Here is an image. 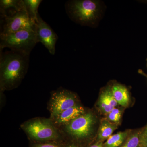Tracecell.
<instances>
[{
	"label": "cell",
	"mask_w": 147,
	"mask_h": 147,
	"mask_svg": "<svg viewBox=\"0 0 147 147\" xmlns=\"http://www.w3.org/2000/svg\"><path fill=\"white\" fill-rule=\"evenodd\" d=\"M141 130L131 134L125 144L121 147H140V134Z\"/></svg>",
	"instance_id": "cell-15"
},
{
	"label": "cell",
	"mask_w": 147,
	"mask_h": 147,
	"mask_svg": "<svg viewBox=\"0 0 147 147\" xmlns=\"http://www.w3.org/2000/svg\"><path fill=\"white\" fill-rule=\"evenodd\" d=\"M90 147H103L100 144H95L92 145Z\"/></svg>",
	"instance_id": "cell-21"
},
{
	"label": "cell",
	"mask_w": 147,
	"mask_h": 147,
	"mask_svg": "<svg viewBox=\"0 0 147 147\" xmlns=\"http://www.w3.org/2000/svg\"><path fill=\"white\" fill-rule=\"evenodd\" d=\"M25 9L26 8L23 0L0 1V12L2 18L11 16Z\"/></svg>",
	"instance_id": "cell-10"
},
{
	"label": "cell",
	"mask_w": 147,
	"mask_h": 147,
	"mask_svg": "<svg viewBox=\"0 0 147 147\" xmlns=\"http://www.w3.org/2000/svg\"><path fill=\"white\" fill-rule=\"evenodd\" d=\"M38 43L35 29H28L7 35H0V49L10 50L30 55Z\"/></svg>",
	"instance_id": "cell-2"
},
{
	"label": "cell",
	"mask_w": 147,
	"mask_h": 147,
	"mask_svg": "<svg viewBox=\"0 0 147 147\" xmlns=\"http://www.w3.org/2000/svg\"><path fill=\"white\" fill-rule=\"evenodd\" d=\"M67 147H77L76 146H74L73 145H69V146H67Z\"/></svg>",
	"instance_id": "cell-22"
},
{
	"label": "cell",
	"mask_w": 147,
	"mask_h": 147,
	"mask_svg": "<svg viewBox=\"0 0 147 147\" xmlns=\"http://www.w3.org/2000/svg\"><path fill=\"white\" fill-rule=\"evenodd\" d=\"M85 113L84 107L82 105L77 104L65 110L51 119L55 125L64 126Z\"/></svg>",
	"instance_id": "cell-9"
},
{
	"label": "cell",
	"mask_w": 147,
	"mask_h": 147,
	"mask_svg": "<svg viewBox=\"0 0 147 147\" xmlns=\"http://www.w3.org/2000/svg\"><path fill=\"white\" fill-rule=\"evenodd\" d=\"M107 115V120L113 123L119 122L121 117V112L118 108H114Z\"/></svg>",
	"instance_id": "cell-16"
},
{
	"label": "cell",
	"mask_w": 147,
	"mask_h": 147,
	"mask_svg": "<svg viewBox=\"0 0 147 147\" xmlns=\"http://www.w3.org/2000/svg\"><path fill=\"white\" fill-rule=\"evenodd\" d=\"M98 105L102 113L107 115L115 108L112 107L100 96L98 99Z\"/></svg>",
	"instance_id": "cell-18"
},
{
	"label": "cell",
	"mask_w": 147,
	"mask_h": 147,
	"mask_svg": "<svg viewBox=\"0 0 147 147\" xmlns=\"http://www.w3.org/2000/svg\"><path fill=\"white\" fill-rule=\"evenodd\" d=\"M33 147H60L59 145L52 143L37 144L34 146Z\"/></svg>",
	"instance_id": "cell-20"
},
{
	"label": "cell",
	"mask_w": 147,
	"mask_h": 147,
	"mask_svg": "<svg viewBox=\"0 0 147 147\" xmlns=\"http://www.w3.org/2000/svg\"><path fill=\"white\" fill-rule=\"evenodd\" d=\"M100 96L114 108H115L118 104L114 98L110 90H105L104 92H102Z\"/></svg>",
	"instance_id": "cell-17"
},
{
	"label": "cell",
	"mask_w": 147,
	"mask_h": 147,
	"mask_svg": "<svg viewBox=\"0 0 147 147\" xmlns=\"http://www.w3.org/2000/svg\"><path fill=\"white\" fill-rule=\"evenodd\" d=\"M140 147H147V125L141 130Z\"/></svg>",
	"instance_id": "cell-19"
},
{
	"label": "cell",
	"mask_w": 147,
	"mask_h": 147,
	"mask_svg": "<svg viewBox=\"0 0 147 147\" xmlns=\"http://www.w3.org/2000/svg\"><path fill=\"white\" fill-rule=\"evenodd\" d=\"M67 13L70 18L84 25H90L96 18L99 7L93 0L69 1L65 5Z\"/></svg>",
	"instance_id": "cell-4"
},
{
	"label": "cell",
	"mask_w": 147,
	"mask_h": 147,
	"mask_svg": "<svg viewBox=\"0 0 147 147\" xmlns=\"http://www.w3.org/2000/svg\"><path fill=\"white\" fill-rule=\"evenodd\" d=\"M29 56L10 50L0 56V89L1 92L18 86L28 68Z\"/></svg>",
	"instance_id": "cell-1"
},
{
	"label": "cell",
	"mask_w": 147,
	"mask_h": 147,
	"mask_svg": "<svg viewBox=\"0 0 147 147\" xmlns=\"http://www.w3.org/2000/svg\"><path fill=\"white\" fill-rule=\"evenodd\" d=\"M2 19V29L0 35L10 34L25 29L36 28V23L30 17L26 9Z\"/></svg>",
	"instance_id": "cell-7"
},
{
	"label": "cell",
	"mask_w": 147,
	"mask_h": 147,
	"mask_svg": "<svg viewBox=\"0 0 147 147\" xmlns=\"http://www.w3.org/2000/svg\"><path fill=\"white\" fill-rule=\"evenodd\" d=\"M95 123L93 113H85L65 125V130L74 138L84 139L91 135Z\"/></svg>",
	"instance_id": "cell-5"
},
{
	"label": "cell",
	"mask_w": 147,
	"mask_h": 147,
	"mask_svg": "<svg viewBox=\"0 0 147 147\" xmlns=\"http://www.w3.org/2000/svg\"><path fill=\"white\" fill-rule=\"evenodd\" d=\"M25 8L30 17L35 23L38 21V9L41 0H23Z\"/></svg>",
	"instance_id": "cell-13"
},
{
	"label": "cell",
	"mask_w": 147,
	"mask_h": 147,
	"mask_svg": "<svg viewBox=\"0 0 147 147\" xmlns=\"http://www.w3.org/2000/svg\"><path fill=\"white\" fill-rule=\"evenodd\" d=\"M117 128V124L104 119L101 121L98 133V139L100 141L108 139Z\"/></svg>",
	"instance_id": "cell-12"
},
{
	"label": "cell",
	"mask_w": 147,
	"mask_h": 147,
	"mask_svg": "<svg viewBox=\"0 0 147 147\" xmlns=\"http://www.w3.org/2000/svg\"><path fill=\"white\" fill-rule=\"evenodd\" d=\"M77 104V96L70 91L60 89L53 92L49 104L51 119Z\"/></svg>",
	"instance_id": "cell-6"
},
{
	"label": "cell",
	"mask_w": 147,
	"mask_h": 147,
	"mask_svg": "<svg viewBox=\"0 0 147 147\" xmlns=\"http://www.w3.org/2000/svg\"><path fill=\"white\" fill-rule=\"evenodd\" d=\"M21 127L29 137L36 141H54L59 137L57 129L51 119H32L21 125Z\"/></svg>",
	"instance_id": "cell-3"
},
{
	"label": "cell",
	"mask_w": 147,
	"mask_h": 147,
	"mask_svg": "<svg viewBox=\"0 0 147 147\" xmlns=\"http://www.w3.org/2000/svg\"><path fill=\"white\" fill-rule=\"evenodd\" d=\"M36 32L37 42H41L50 54L55 55L58 36L40 15L36 22Z\"/></svg>",
	"instance_id": "cell-8"
},
{
	"label": "cell",
	"mask_w": 147,
	"mask_h": 147,
	"mask_svg": "<svg viewBox=\"0 0 147 147\" xmlns=\"http://www.w3.org/2000/svg\"><path fill=\"white\" fill-rule=\"evenodd\" d=\"M110 90L118 104L124 107L128 106L130 97L128 90L125 87L121 84H116L113 85Z\"/></svg>",
	"instance_id": "cell-11"
},
{
	"label": "cell",
	"mask_w": 147,
	"mask_h": 147,
	"mask_svg": "<svg viewBox=\"0 0 147 147\" xmlns=\"http://www.w3.org/2000/svg\"><path fill=\"white\" fill-rule=\"evenodd\" d=\"M129 131H121L113 134L107 139L104 146L105 147H119L128 136Z\"/></svg>",
	"instance_id": "cell-14"
}]
</instances>
